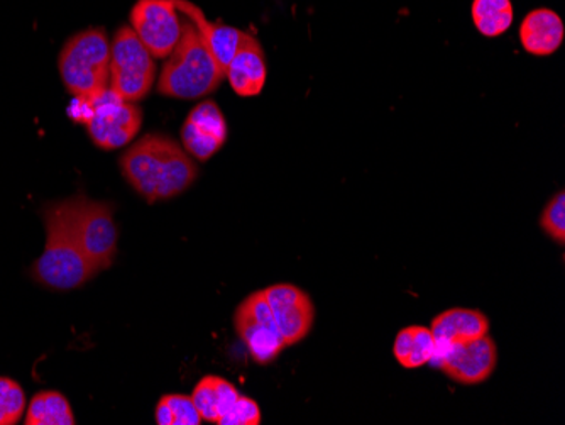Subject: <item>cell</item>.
Returning <instances> with one entry per match:
<instances>
[{
    "instance_id": "cell-12",
    "label": "cell",
    "mask_w": 565,
    "mask_h": 425,
    "mask_svg": "<svg viewBox=\"0 0 565 425\" xmlns=\"http://www.w3.org/2000/svg\"><path fill=\"white\" fill-rule=\"evenodd\" d=\"M228 129L221 107L214 100L199 104L182 128L185 151L199 161H207L227 141Z\"/></svg>"
},
{
    "instance_id": "cell-16",
    "label": "cell",
    "mask_w": 565,
    "mask_h": 425,
    "mask_svg": "<svg viewBox=\"0 0 565 425\" xmlns=\"http://www.w3.org/2000/svg\"><path fill=\"white\" fill-rule=\"evenodd\" d=\"M565 28L561 15L551 9L529 12L520 26V41L533 56H551L564 43Z\"/></svg>"
},
{
    "instance_id": "cell-7",
    "label": "cell",
    "mask_w": 565,
    "mask_h": 425,
    "mask_svg": "<svg viewBox=\"0 0 565 425\" xmlns=\"http://www.w3.org/2000/svg\"><path fill=\"white\" fill-rule=\"evenodd\" d=\"M82 120L87 126L92 141L102 149H117L129 145L138 135L142 113L135 103L124 100L107 88L90 103H81Z\"/></svg>"
},
{
    "instance_id": "cell-23",
    "label": "cell",
    "mask_w": 565,
    "mask_h": 425,
    "mask_svg": "<svg viewBox=\"0 0 565 425\" xmlns=\"http://www.w3.org/2000/svg\"><path fill=\"white\" fill-rule=\"evenodd\" d=\"M541 227L551 240L564 246L565 243V193L552 196L541 215Z\"/></svg>"
},
{
    "instance_id": "cell-6",
    "label": "cell",
    "mask_w": 565,
    "mask_h": 425,
    "mask_svg": "<svg viewBox=\"0 0 565 425\" xmlns=\"http://www.w3.org/2000/svg\"><path fill=\"white\" fill-rule=\"evenodd\" d=\"M65 202L85 255L97 273L109 268L117 253V227L113 208L84 195L73 196Z\"/></svg>"
},
{
    "instance_id": "cell-10",
    "label": "cell",
    "mask_w": 565,
    "mask_h": 425,
    "mask_svg": "<svg viewBox=\"0 0 565 425\" xmlns=\"http://www.w3.org/2000/svg\"><path fill=\"white\" fill-rule=\"evenodd\" d=\"M437 364L452 382L459 385H481L497 370L498 348L490 334L449 346L437 351L430 363Z\"/></svg>"
},
{
    "instance_id": "cell-21",
    "label": "cell",
    "mask_w": 565,
    "mask_h": 425,
    "mask_svg": "<svg viewBox=\"0 0 565 425\" xmlns=\"http://www.w3.org/2000/svg\"><path fill=\"white\" fill-rule=\"evenodd\" d=\"M157 422L160 425H200L202 415L196 411L192 396L164 395L158 402Z\"/></svg>"
},
{
    "instance_id": "cell-20",
    "label": "cell",
    "mask_w": 565,
    "mask_h": 425,
    "mask_svg": "<svg viewBox=\"0 0 565 425\" xmlns=\"http://www.w3.org/2000/svg\"><path fill=\"white\" fill-rule=\"evenodd\" d=\"M25 424L73 425L75 417L65 395L60 392H40L31 399Z\"/></svg>"
},
{
    "instance_id": "cell-5",
    "label": "cell",
    "mask_w": 565,
    "mask_h": 425,
    "mask_svg": "<svg viewBox=\"0 0 565 425\" xmlns=\"http://www.w3.org/2000/svg\"><path fill=\"white\" fill-rule=\"evenodd\" d=\"M157 65L132 28H120L110 43L109 88L124 100L138 103L151 91Z\"/></svg>"
},
{
    "instance_id": "cell-17",
    "label": "cell",
    "mask_w": 565,
    "mask_h": 425,
    "mask_svg": "<svg viewBox=\"0 0 565 425\" xmlns=\"http://www.w3.org/2000/svg\"><path fill=\"white\" fill-rule=\"evenodd\" d=\"M241 393L236 386L221 376H205L200 380L192 393L193 404L202 415V421L217 424L231 411Z\"/></svg>"
},
{
    "instance_id": "cell-22",
    "label": "cell",
    "mask_w": 565,
    "mask_h": 425,
    "mask_svg": "<svg viewBox=\"0 0 565 425\" xmlns=\"http://www.w3.org/2000/svg\"><path fill=\"white\" fill-rule=\"evenodd\" d=\"M25 411V395L15 380L0 376V425H14Z\"/></svg>"
},
{
    "instance_id": "cell-19",
    "label": "cell",
    "mask_w": 565,
    "mask_h": 425,
    "mask_svg": "<svg viewBox=\"0 0 565 425\" xmlns=\"http://www.w3.org/2000/svg\"><path fill=\"white\" fill-rule=\"evenodd\" d=\"M471 15L482 36L497 38L510 30L515 12L511 0H472Z\"/></svg>"
},
{
    "instance_id": "cell-13",
    "label": "cell",
    "mask_w": 565,
    "mask_h": 425,
    "mask_svg": "<svg viewBox=\"0 0 565 425\" xmlns=\"http://www.w3.org/2000/svg\"><path fill=\"white\" fill-rule=\"evenodd\" d=\"M266 75L268 68L262 43L253 34L241 31L236 55L225 70L231 87L239 97H256L265 88Z\"/></svg>"
},
{
    "instance_id": "cell-2",
    "label": "cell",
    "mask_w": 565,
    "mask_h": 425,
    "mask_svg": "<svg viewBox=\"0 0 565 425\" xmlns=\"http://www.w3.org/2000/svg\"><path fill=\"white\" fill-rule=\"evenodd\" d=\"M43 219L46 246L31 268V277L53 290H73L87 284L97 269L82 249L65 200L44 208Z\"/></svg>"
},
{
    "instance_id": "cell-11",
    "label": "cell",
    "mask_w": 565,
    "mask_h": 425,
    "mask_svg": "<svg viewBox=\"0 0 565 425\" xmlns=\"http://www.w3.org/2000/svg\"><path fill=\"white\" fill-rule=\"evenodd\" d=\"M263 291L285 346L288 348L303 341L316 320L310 295L291 284L271 285Z\"/></svg>"
},
{
    "instance_id": "cell-3",
    "label": "cell",
    "mask_w": 565,
    "mask_h": 425,
    "mask_svg": "<svg viewBox=\"0 0 565 425\" xmlns=\"http://www.w3.org/2000/svg\"><path fill=\"white\" fill-rule=\"evenodd\" d=\"M224 77L199 31L189 19H183L182 36L163 66L158 92L167 97L192 100L217 91Z\"/></svg>"
},
{
    "instance_id": "cell-8",
    "label": "cell",
    "mask_w": 565,
    "mask_h": 425,
    "mask_svg": "<svg viewBox=\"0 0 565 425\" xmlns=\"http://www.w3.org/2000/svg\"><path fill=\"white\" fill-rule=\"evenodd\" d=\"M234 326L241 341H244L253 360L259 364H269L287 348L276 328L265 291H254L244 298L234 316Z\"/></svg>"
},
{
    "instance_id": "cell-1",
    "label": "cell",
    "mask_w": 565,
    "mask_h": 425,
    "mask_svg": "<svg viewBox=\"0 0 565 425\" xmlns=\"http://www.w3.org/2000/svg\"><path fill=\"white\" fill-rule=\"evenodd\" d=\"M120 170L132 189L149 204L185 192L199 168L182 146L168 136L148 135L120 158Z\"/></svg>"
},
{
    "instance_id": "cell-18",
    "label": "cell",
    "mask_w": 565,
    "mask_h": 425,
    "mask_svg": "<svg viewBox=\"0 0 565 425\" xmlns=\"http://www.w3.org/2000/svg\"><path fill=\"white\" fill-rule=\"evenodd\" d=\"M435 349H437V342L434 334L430 328H424V326L403 328L393 342V354L406 370H417L430 363Z\"/></svg>"
},
{
    "instance_id": "cell-9",
    "label": "cell",
    "mask_w": 565,
    "mask_h": 425,
    "mask_svg": "<svg viewBox=\"0 0 565 425\" xmlns=\"http://www.w3.org/2000/svg\"><path fill=\"white\" fill-rule=\"evenodd\" d=\"M174 0H138L131 12L132 31L152 59H168L182 36Z\"/></svg>"
},
{
    "instance_id": "cell-15",
    "label": "cell",
    "mask_w": 565,
    "mask_h": 425,
    "mask_svg": "<svg viewBox=\"0 0 565 425\" xmlns=\"http://www.w3.org/2000/svg\"><path fill=\"white\" fill-rule=\"evenodd\" d=\"M430 331L437 342V353L449 346L462 344L490 334V319L481 310L456 307L435 317Z\"/></svg>"
},
{
    "instance_id": "cell-4",
    "label": "cell",
    "mask_w": 565,
    "mask_h": 425,
    "mask_svg": "<svg viewBox=\"0 0 565 425\" xmlns=\"http://www.w3.org/2000/svg\"><path fill=\"white\" fill-rule=\"evenodd\" d=\"M60 75L78 103H90L109 88L110 43L100 28L76 33L60 53Z\"/></svg>"
},
{
    "instance_id": "cell-24",
    "label": "cell",
    "mask_w": 565,
    "mask_h": 425,
    "mask_svg": "<svg viewBox=\"0 0 565 425\" xmlns=\"http://www.w3.org/2000/svg\"><path fill=\"white\" fill-rule=\"evenodd\" d=\"M262 424V408L249 396L239 395L236 404L222 417L218 425H259Z\"/></svg>"
},
{
    "instance_id": "cell-14",
    "label": "cell",
    "mask_w": 565,
    "mask_h": 425,
    "mask_svg": "<svg viewBox=\"0 0 565 425\" xmlns=\"http://www.w3.org/2000/svg\"><path fill=\"white\" fill-rule=\"evenodd\" d=\"M174 6H177L178 12L183 18L189 19L193 26H195V30L199 31L200 38H202L209 52L214 56L218 68L225 75L228 63L236 55L241 31L236 30V28L224 26V24H218V22L209 21L205 14H203L202 9L190 2V0H174Z\"/></svg>"
}]
</instances>
